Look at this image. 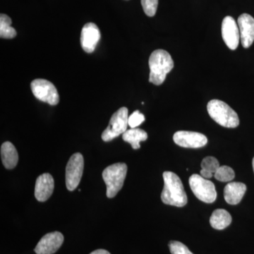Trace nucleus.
<instances>
[{
	"instance_id": "obj_1",
	"label": "nucleus",
	"mask_w": 254,
	"mask_h": 254,
	"mask_svg": "<svg viewBox=\"0 0 254 254\" xmlns=\"http://www.w3.org/2000/svg\"><path fill=\"white\" fill-rule=\"evenodd\" d=\"M164 188L161 200L165 204L183 207L187 203V195L180 177L173 172L163 173Z\"/></svg>"
},
{
	"instance_id": "obj_2",
	"label": "nucleus",
	"mask_w": 254,
	"mask_h": 254,
	"mask_svg": "<svg viewBox=\"0 0 254 254\" xmlns=\"http://www.w3.org/2000/svg\"><path fill=\"white\" fill-rule=\"evenodd\" d=\"M149 82L160 86L166 78L167 75L174 67L171 55L164 50H156L152 53L149 58Z\"/></svg>"
},
{
	"instance_id": "obj_3",
	"label": "nucleus",
	"mask_w": 254,
	"mask_h": 254,
	"mask_svg": "<svg viewBox=\"0 0 254 254\" xmlns=\"http://www.w3.org/2000/svg\"><path fill=\"white\" fill-rule=\"evenodd\" d=\"M210 118L226 128H236L240 125L238 115L227 103L220 100H212L207 105Z\"/></svg>"
},
{
	"instance_id": "obj_4",
	"label": "nucleus",
	"mask_w": 254,
	"mask_h": 254,
	"mask_svg": "<svg viewBox=\"0 0 254 254\" xmlns=\"http://www.w3.org/2000/svg\"><path fill=\"white\" fill-rule=\"evenodd\" d=\"M127 173V166L123 163L113 164L105 169L103 178L107 186L108 198H114L122 190Z\"/></svg>"
},
{
	"instance_id": "obj_5",
	"label": "nucleus",
	"mask_w": 254,
	"mask_h": 254,
	"mask_svg": "<svg viewBox=\"0 0 254 254\" xmlns=\"http://www.w3.org/2000/svg\"><path fill=\"white\" fill-rule=\"evenodd\" d=\"M189 183L193 194L201 201L211 203L216 200L217 192L213 182L193 174L190 177Z\"/></svg>"
},
{
	"instance_id": "obj_6",
	"label": "nucleus",
	"mask_w": 254,
	"mask_h": 254,
	"mask_svg": "<svg viewBox=\"0 0 254 254\" xmlns=\"http://www.w3.org/2000/svg\"><path fill=\"white\" fill-rule=\"evenodd\" d=\"M128 109L123 107L113 114L110 119L109 125L102 133L103 141H112L127 131L128 125Z\"/></svg>"
},
{
	"instance_id": "obj_7",
	"label": "nucleus",
	"mask_w": 254,
	"mask_h": 254,
	"mask_svg": "<svg viewBox=\"0 0 254 254\" xmlns=\"http://www.w3.org/2000/svg\"><path fill=\"white\" fill-rule=\"evenodd\" d=\"M31 88L37 99L50 105H56L59 103V93L56 87L48 80L37 78L31 82Z\"/></svg>"
},
{
	"instance_id": "obj_8",
	"label": "nucleus",
	"mask_w": 254,
	"mask_h": 254,
	"mask_svg": "<svg viewBox=\"0 0 254 254\" xmlns=\"http://www.w3.org/2000/svg\"><path fill=\"white\" fill-rule=\"evenodd\" d=\"M84 160L79 153H74L68 160L66 168V188L70 191L76 190L81 182Z\"/></svg>"
},
{
	"instance_id": "obj_9",
	"label": "nucleus",
	"mask_w": 254,
	"mask_h": 254,
	"mask_svg": "<svg viewBox=\"0 0 254 254\" xmlns=\"http://www.w3.org/2000/svg\"><path fill=\"white\" fill-rule=\"evenodd\" d=\"M173 140L177 145L183 148H199L208 143L205 135L194 131H177L174 134Z\"/></svg>"
},
{
	"instance_id": "obj_10",
	"label": "nucleus",
	"mask_w": 254,
	"mask_h": 254,
	"mask_svg": "<svg viewBox=\"0 0 254 254\" xmlns=\"http://www.w3.org/2000/svg\"><path fill=\"white\" fill-rule=\"evenodd\" d=\"M222 36L223 41L230 50H236L240 41L238 24L232 16H227L222 23Z\"/></svg>"
},
{
	"instance_id": "obj_11",
	"label": "nucleus",
	"mask_w": 254,
	"mask_h": 254,
	"mask_svg": "<svg viewBox=\"0 0 254 254\" xmlns=\"http://www.w3.org/2000/svg\"><path fill=\"white\" fill-rule=\"evenodd\" d=\"M63 242V234L59 232H50L42 237L35 248V252L37 254H53L59 250Z\"/></svg>"
},
{
	"instance_id": "obj_12",
	"label": "nucleus",
	"mask_w": 254,
	"mask_h": 254,
	"mask_svg": "<svg viewBox=\"0 0 254 254\" xmlns=\"http://www.w3.org/2000/svg\"><path fill=\"white\" fill-rule=\"evenodd\" d=\"M100 39V31L96 24L88 23L82 28L81 45L87 53L94 52Z\"/></svg>"
},
{
	"instance_id": "obj_13",
	"label": "nucleus",
	"mask_w": 254,
	"mask_h": 254,
	"mask_svg": "<svg viewBox=\"0 0 254 254\" xmlns=\"http://www.w3.org/2000/svg\"><path fill=\"white\" fill-rule=\"evenodd\" d=\"M240 33V40L242 46L250 48L254 41V18L251 15H241L237 21Z\"/></svg>"
},
{
	"instance_id": "obj_14",
	"label": "nucleus",
	"mask_w": 254,
	"mask_h": 254,
	"mask_svg": "<svg viewBox=\"0 0 254 254\" xmlns=\"http://www.w3.org/2000/svg\"><path fill=\"white\" fill-rule=\"evenodd\" d=\"M55 188L54 179L50 174L40 175L36 180L35 196L38 201H46L53 194Z\"/></svg>"
},
{
	"instance_id": "obj_15",
	"label": "nucleus",
	"mask_w": 254,
	"mask_h": 254,
	"mask_svg": "<svg viewBox=\"0 0 254 254\" xmlns=\"http://www.w3.org/2000/svg\"><path fill=\"white\" fill-rule=\"evenodd\" d=\"M247 191V186L241 182H230L224 189V198L227 203L237 205Z\"/></svg>"
},
{
	"instance_id": "obj_16",
	"label": "nucleus",
	"mask_w": 254,
	"mask_h": 254,
	"mask_svg": "<svg viewBox=\"0 0 254 254\" xmlns=\"http://www.w3.org/2000/svg\"><path fill=\"white\" fill-rule=\"evenodd\" d=\"M1 161L8 170H11L18 163V155L17 150L11 142H4L1 147Z\"/></svg>"
},
{
	"instance_id": "obj_17",
	"label": "nucleus",
	"mask_w": 254,
	"mask_h": 254,
	"mask_svg": "<svg viewBox=\"0 0 254 254\" xmlns=\"http://www.w3.org/2000/svg\"><path fill=\"white\" fill-rule=\"evenodd\" d=\"M231 215L224 209H217L210 218L211 227L215 230H222L231 224Z\"/></svg>"
},
{
	"instance_id": "obj_18",
	"label": "nucleus",
	"mask_w": 254,
	"mask_h": 254,
	"mask_svg": "<svg viewBox=\"0 0 254 254\" xmlns=\"http://www.w3.org/2000/svg\"><path fill=\"white\" fill-rule=\"evenodd\" d=\"M124 141L130 143L133 149L137 150L140 148V143L145 141L148 138V134L144 130L141 128H134L127 129L123 134Z\"/></svg>"
},
{
	"instance_id": "obj_19",
	"label": "nucleus",
	"mask_w": 254,
	"mask_h": 254,
	"mask_svg": "<svg viewBox=\"0 0 254 254\" xmlns=\"http://www.w3.org/2000/svg\"><path fill=\"white\" fill-rule=\"evenodd\" d=\"M11 18L7 15L1 14L0 15V37L1 38L11 39L16 36V31L11 26Z\"/></svg>"
},
{
	"instance_id": "obj_20",
	"label": "nucleus",
	"mask_w": 254,
	"mask_h": 254,
	"mask_svg": "<svg viewBox=\"0 0 254 254\" xmlns=\"http://www.w3.org/2000/svg\"><path fill=\"white\" fill-rule=\"evenodd\" d=\"M214 177L218 181L229 182L234 180L235 177V173L230 167L224 165V166H220L218 168L216 173L214 174Z\"/></svg>"
},
{
	"instance_id": "obj_21",
	"label": "nucleus",
	"mask_w": 254,
	"mask_h": 254,
	"mask_svg": "<svg viewBox=\"0 0 254 254\" xmlns=\"http://www.w3.org/2000/svg\"><path fill=\"white\" fill-rule=\"evenodd\" d=\"M200 166H201V170H206V171L213 173V175L216 173L217 170L220 167L218 160L211 156L206 157L203 159L200 164Z\"/></svg>"
},
{
	"instance_id": "obj_22",
	"label": "nucleus",
	"mask_w": 254,
	"mask_h": 254,
	"mask_svg": "<svg viewBox=\"0 0 254 254\" xmlns=\"http://www.w3.org/2000/svg\"><path fill=\"white\" fill-rule=\"evenodd\" d=\"M141 5L145 14L150 17H153L156 14L158 0H141Z\"/></svg>"
},
{
	"instance_id": "obj_23",
	"label": "nucleus",
	"mask_w": 254,
	"mask_h": 254,
	"mask_svg": "<svg viewBox=\"0 0 254 254\" xmlns=\"http://www.w3.org/2000/svg\"><path fill=\"white\" fill-rule=\"evenodd\" d=\"M169 247L172 254H193L186 245L177 241H171L169 244Z\"/></svg>"
},
{
	"instance_id": "obj_24",
	"label": "nucleus",
	"mask_w": 254,
	"mask_h": 254,
	"mask_svg": "<svg viewBox=\"0 0 254 254\" xmlns=\"http://www.w3.org/2000/svg\"><path fill=\"white\" fill-rule=\"evenodd\" d=\"M145 121V116L143 114L140 113L138 110L133 112V113L128 117V126L131 128H137Z\"/></svg>"
},
{
	"instance_id": "obj_25",
	"label": "nucleus",
	"mask_w": 254,
	"mask_h": 254,
	"mask_svg": "<svg viewBox=\"0 0 254 254\" xmlns=\"http://www.w3.org/2000/svg\"><path fill=\"white\" fill-rule=\"evenodd\" d=\"M200 176L203 177V178L208 180V179L212 178L214 175L213 173H210V172L206 171V170H200Z\"/></svg>"
},
{
	"instance_id": "obj_26",
	"label": "nucleus",
	"mask_w": 254,
	"mask_h": 254,
	"mask_svg": "<svg viewBox=\"0 0 254 254\" xmlns=\"http://www.w3.org/2000/svg\"><path fill=\"white\" fill-rule=\"evenodd\" d=\"M110 254L108 251L104 250H95L94 252H92L91 254Z\"/></svg>"
},
{
	"instance_id": "obj_27",
	"label": "nucleus",
	"mask_w": 254,
	"mask_h": 254,
	"mask_svg": "<svg viewBox=\"0 0 254 254\" xmlns=\"http://www.w3.org/2000/svg\"><path fill=\"white\" fill-rule=\"evenodd\" d=\"M252 165H253V169H254V158L253 159V162H252Z\"/></svg>"
}]
</instances>
